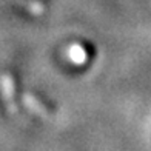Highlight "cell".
Returning <instances> with one entry per match:
<instances>
[{
    "label": "cell",
    "mask_w": 151,
    "mask_h": 151,
    "mask_svg": "<svg viewBox=\"0 0 151 151\" xmlns=\"http://www.w3.org/2000/svg\"><path fill=\"white\" fill-rule=\"evenodd\" d=\"M0 91H2V97L5 100L6 106H8V111L11 114L17 113V105H16V86H14V80L9 74H3L0 77Z\"/></svg>",
    "instance_id": "obj_1"
},
{
    "label": "cell",
    "mask_w": 151,
    "mask_h": 151,
    "mask_svg": "<svg viewBox=\"0 0 151 151\" xmlns=\"http://www.w3.org/2000/svg\"><path fill=\"white\" fill-rule=\"evenodd\" d=\"M23 102H25V105H26V108L29 109V111H32L34 114H37V116H40V117H48V111H46V108L40 104V102L34 97V96H31V94H25L23 96Z\"/></svg>",
    "instance_id": "obj_2"
}]
</instances>
